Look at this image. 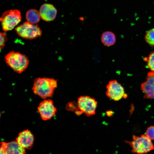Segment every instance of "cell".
<instances>
[{"label":"cell","mask_w":154,"mask_h":154,"mask_svg":"<svg viewBox=\"0 0 154 154\" xmlns=\"http://www.w3.org/2000/svg\"><path fill=\"white\" fill-rule=\"evenodd\" d=\"M133 140L125 141L132 148V153L137 154H145L154 149V145L150 139L145 134L139 136L133 135Z\"/></svg>","instance_id":"cell-2"},{"label":"cell","mask_w":154,"mask_h":154,"mask_svg":"<svg viewBox=\"0 0 154 154\" xmlns=\"http://www.w3.org/2000/svg\"><path fill=\"white\" fill-rule=\"evenodd\" d=\"M145 135L151 140H154V126H151L147 128Z\"/></svg>","instance_id":"cell-17"},{"label":"cell","mask_w":154,"mask_h":154,"mask_svg":"<svg viewBox=\"0 0 154 154\" xmlns=\"http://www.w3.org/2000/svg\"><path fill=\"white\" fill-rule=\"evenodd\" d=\"M21 13L17 9L11 10L3 13L0 19L4 31L12 30L21 21Z\"/></svg>","instance_id":"cell-4"},{"label":"cell","mask_w":154,"mask_h":154,"mask_svg":"<svg viewBox=\"0 0 154 154\" xmlns=\"http://www.w3.org/2000/svg\"><path fill=\"white\" fill-rule=\"evenodd\" d=\"M26 17L27 21L34 24L39 22L40 16L38 11L35 9H31L26 13Z\"/></svg>","instance_id":"cell-14"},{"label":"cell","mask_w":154,"mask_h":154,"mask_svg":"<svg viewBox=\"0 0 154 154\" xmlns=\"http://www.w3.org/2000/svg\"><path fill=\"white\" fill-rule=\"evenodd\" d=\"M75 112V114L78 116H80L83 113V112L79 110H76Z\"/></svg>","instance_id":"cell-21"},{"label":"cell","mask_w":154,"mask_h":154,"mask_svg":"<svg viewBox=\"0 0 154 154\" xmlns=\"http://www.w3.org/2000/svg\"><path fill=\"white\" fill-rule=\"evenodd\" d=\"M57 86V80L54 78H38L34 80L32 90L35 94L45 99L53 95Z\"/></svg>","instance_id":"cell-1"},{"label":"cell","mask_w":154,"mask_h":154,"mask_svg":"<svg viewBox=\"0 0 154 154\" xmlns=\"http://www.w3.org/2000/svg\"><path fill=\"white\" fill-rule=\"evenodd\" d=\"M116 40L115 34L111 31L104 32L101 35V41L106 46H110L113 45L115 43Z\"/></svg>","instance_id":"cell-13"},{"label":"cell","mask_w":154,"mask_h":154,"mask_svg":"<svg viewBox=\"0 0 154 154\" xmlns=\"http://www.w3.org/2000/svg\"><path fill=\"white\" fill-rule=\"evenodd\" d=\"M66 109L68 110L71 111H76L79 110L78 106L77 104L73 102L68 103L66 106Z\"/></svg>","instance_id":"cell-18"},{"label":"cell","mask_w":154,"mask_h":154,"mask_svg":"<svg viewBox=\"0 0 154 154\" xmlns=\"http://www.w3.org/2000/svg\"><path fill=\"white\" fill-rule=\"evenodd\" d=\"M106 89L107 96L113 100L118 101L122 98L127 97V95L125 93L123 88L116 80L109 81L106 86Z\"/></svg>","instance_id":"cell-7"},{"label":"cell","mask_w":154,"mask_h":154,"mask_svg":"<svg viewBox=\"0 0 154 154\" xmlns=\"http://www.w3.org/2000/svg\"><path fill=\"white\" fill-rule=\"evenodd\" d=\"M17 33L25 39H32L40 37L42 32L37 25L28 21L19 26L15 29Z\"/></svg>","instance_id":"cell-5"},{"label":"cell","mask_w":154,"mask_h":154,"mask_svg":"<svg viewBox=\"0 0 154 154\" xmlns=\"http://www.w3.org/2000/svg\"><path fill=\"white\" fill-rule=\"evenodd\" d=\"M0 154H6L3 147L1 146L0 148Z\"/></svg>","instance_id":"cell-22"},{"label":"cell","mask_w":154,"mask_h":154,"mask_svg":"<svg viewBox=\"0 0 154 154\" xmlns=\"http://www.w3.org/2000/svg\"><path fill=\"white\" fill-rule=\"evenodd\" d=\"M78 109L87 116H90L96 114L97 102L93 98L87 96H80L78 98Z\"/></svg>","instance_id":"cell-6"},{"label":"cell","mask_w":154,"mask_h":154,"mask_svg":"<svg viewBox=\"0 0 154 154\" xmlns=\"http://www.w3.org/2000/svg\"><path fill=\"white\" fill-rule=\"evenodd\" d=\"M141 88L144 94V98L146 99H154V72H148L146 80L142 83Z\"/></svg>","instance_id":"cell-9"},{"label":"cell","mask_w":154,"mask_h":154,"mask_svg":"<svg viewBox=\"0 0 154 154\" xmlns=\"http://www.w3.org/2000/svg\"><path fill=\"white\" fill-rule=\"evenodd\" d=\"M145 40L147 43L151 46H154V28L148 31L145 37Z\"/></svg>","instance_id":"cell-15"},{"label":"cell","mask_w":154,"mask_h":154,"mask_svg":"<svg viewBox=\"0 0 154 154\" xmlns=\"http://www.w3.org/2000/svg\"><path fill=\"white\" fill-rule=\"evenodd\" d=\"M39 12L42 20L46 21H50L55 18L57 11L52 5L45 3L41 6Z\"/></svg>","instance_id":"cell-11"},{"label":"cell","mask_w":154,"mask_h":154,"mask_svg":"<svg viewBox=\"0 0 154 154\" xmlns=\"http://www.w3.org/2000/svg\"><path fill=\"white\" fill-rule=\"evenodd\" d=\"M7 40L6 34L5 33H0V49H3L5 45V44Z\"/></svg>","instance_id":"cell-19"},{"label":"cell","mask_w":154,"mask_h":154,"mask_svg":"<svg viewBox=\"0 0 154 154\" xmlns=\"http://www.w3.org/2000/svg\"><path fill=\"white\" fill-rule=\"evenodd\" d=\"M2 146L6 154H26L24 148L20 145L16 141L9 142H2Z\"/></svg>","instance_id":"cell-12"},{"label":"cell","mask_w":154,"mask_h":154,"mask_svg":"<svg viewBox=\"0 0 154 154\" xmlns=\"http://www.w3.org/2000/svg\"><path fill=\"white\" fill-rule=\"evenodd\" d=\"M5 60L7 64L15 72L20 74L27 68L29 60L25 55L11 51L6 55Z\"/></svg>","instance_id":"cell-3"},{"label":"cell","mask_w":154,"mask_h":154,"mask_svg":"<svg viewBox=\"0 0 154 154\" xmlns=\"http://www.w3.org/2000/svg\"><path fill=\"white\" fill-rule=\"evenodd\" d=\"M113 112L111 110H108L106 112V114L108 116H111L113 115Z\"/></svg>","instance_id":"cell-20"},{"label":"cell","mask_w":154,"mask_h":154,"mask_svg":"<svg viewBox=\"0 0 154 154\" xmlns=\"http://www.w3.org/2000/svg\"><path fill=\"white\" fill-rule=\"evenodd\" d=\"M151 71L154 72V52H151L148 56L144 58Z\"/></svg>","instance_id":"cell-16"},{"label":"cell","mask_w":154,"mask_h":154,"mask_svg":"<svg viewBox=\"0 0 154 154\" xmlns=\"http://www.w3.org/2000/svg\"><path fill=\"white\" fill-rule=\"evenodd\" d=\"M37 109L41 118L44 121L50 119L55 115L57 112L53 101L50 99L45 100L41 102Z\"/></svg>","instance_id":"cell-8"},{"label":"cell","mask_w":154,"mask_h":154,"mask_svg":"<svg viewBox=\"0 0 154 154\" xmlns=\"http://www.w3.org/2000/svg\"><path fill=\"white\" fill-rule=\"evenodd\" d=\"M16 140L25 149H30L33 145L34 137L31 131L27 129L20 132Z\"/></svg>","instance_id":"cell-10"}]
</instances>
